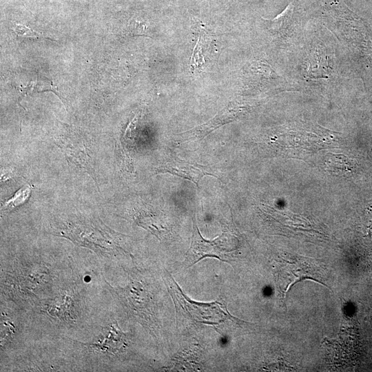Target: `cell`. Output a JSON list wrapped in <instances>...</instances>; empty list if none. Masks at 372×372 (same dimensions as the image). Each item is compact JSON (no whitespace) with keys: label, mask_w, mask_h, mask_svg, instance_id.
I'll return each mask as SVG.
<instances>
[{"label":"cell","mask_w":372,"mask_h":372,"mask_svg":"<svg viewBox=\"0 0 372 372\" xmlns=\"http://www.w3.org/2000/svg\"><path fill=\"white\" fill-rule=\"evenodd\" d=\"M30 192L29 187L25 186L20 189L10 199L8 200L3 205V209L9 211L14 207L23 203L28 198Z\"/></svg>","instance_id":"obj_13"},{"label":"cell","mask_w":372,"mask_h":372,"mask_svg":"<svg viewBox=\"0 0 372 372\" xmlns=\"http://www.w3.org/2000/svg\"><path fill=\"white\" fill-rule=\"evenodd\" d=\"M230 248L229 236L223 233L212 240H205L200 234L195 219H193V230L190 247L187 251L184 265L185 267L193 266L202 259L211 257L227 261Z\"/></svg>","instance_id":"obj_5"},{"label":"cell","mask_w":372,"mask_h":372,"mask_svg":"<svg viewBox=\"0 0 372 372\" xmlns=\"http://www.w3.org/2000/svg\"><path fill=\"white\" fill-rule=\"evenodd\" d=\"M14 32L16 34L20 37L37 38L43 37L41 33L34 31L30 28L22 24H16Z\"/></svg>","instance_id":"obj_16"},{"label":"cell","mask_w":372,"mask_h":372,"mask_svg":"<svg viewBox=\"0 0 372 372\" xmlns=\"http://www.w3.org/2000/svg\"><path fill=\"white\" fill-rule=\"evenodd\" d=\"M16 327L10 318L6 316V313L1 312V342L8 341L15 334Z\"/></svg>","instance_id":"obj_14"},{"label":"cell","mask_w":372,"mask_h":372,"mask_svg":"<svg viewBox=\"0 0 372 372\" xmlns=\"http://www.w3.org/2000/svg\"><path fill=\"white\" fill-rule=\"evenodd\" d=\"M40 302L41 312L62 323L74 324L79 317V298L73 290H64Z\"/></svg>","instance_id":"obj_6"},{"label":"cell","mask_w":372,"mask_h":372,"mask_svg":"<svg viewBox=\"0 0 372 372\" xmlns=\"http://www.w3.org/2000/svg\"><path fill=\"white\" fill-rule=\"evenodd\" d=\"M131 282L124 288L114 287L104 278L110 291L119 298L124 305L134 316L143 320H150L149 296L141 280L131 278Z\"/></svg>","instance_id":"obj_7"},{"label":"cell","mask_w":372,"mask_h":372,"mask_svg":"<svg viewBox=\"0 0 372 372\" xmlns=\"http://www.w3.org/2000/svg\"><path fill=\"white\" fill-rule=\"evenodd\" d=\"M92 352L106 355L123 353L128 346V337L117 322H113L103 328L101 333L91 342H79Z\"/></svg>","instance_id":"obj_8"},{"label":"cell","mask_w":372,"mask_h":372,"mask_svg":"<svg viewBox=\"0 0 372 372\" xmlns=\"http://www.w3.org/2000/svg\"><path fill=\"white\" fill-rule=\"evenodd\" d=\"M293 12V5L291 3L278 15L272 19H264L267 28L276 35H285L290 25Z\"/></svg>","instance_id":"obj_11"},{"label":"cell","mask_w":372,"mask_h":372,"mask_svg":"<svg viewBox=\"0 0 372 372\" xmlns=\"http://www.w3.org/2000/svg\"><path fill=\"white\" fill-rule=\"evenodd\" d=\"M325 165L330 172L341 176L351 173L355 167L353 161L343 154H329Z\"/></svg>","instance_id":"obj_12"},{"label":"cell","mask_w":372,"mask_h":372,"mask_svg":"<svg viewBox=\"0 0 372 372\" xmlns=\"http://www.w3.org/2000/svg\"><path fill=\"white\" fill-rule=\"evenodd\" d=\"M126 32L130 36H148L147 25L142 21L132 19L127 26Z\"/></svg>","instance_id":"obj_15"},{"label":"cell","mask_w":372,"mask_h":372,"mask_svg":"<svg viewBox=\"0 0 372 372\" xmlns=\"http://www.w3.org/2000/svg\"><path fill=\"white\" fill-rule=\"evenodd\" d=\"M238 112H236L233 109L223 110L219 114H217L214 118L209 121L207 123L182 134L185 135V140L192 139L193 138H203L219 126L227 123L234 119Z\"/></svg>","instance_id":"obj_10"},{"label":"cell","mask_w":372,"mask_h":372,"mask_svg":"<svg viewBox=\"0 0 372 372\" xmlns=\"http://www.w3.org/2000/svg\"><path fill=\"white\" fill-rule=\"evenodd\" d=\"M165 280L176 307H180V312L192 321L211 325H218L229 322L240 324L247 322L232 316L228 312L226 305L223 302L216 301L210 303H203L190 300L183 293L173 277L167 271Z\"/></svg>","instance_id":"obj_3"},{"label":"cell","mask_w":372,"mask_h":372,"mask_svg":"<svg viewBox=\"0 0 372 372\" xmlns=\"http://www.w3.org/2000/svg\"><path fill=\"white\" fill-rule=\"evenodd\" d=\"M327 278V269L323 263L313 258L297 256L279 263L276 280L280 298L285 300L288 290L296 283L311 280L329 287Z\"/></svg>","instance_id":"obj_4"},{"label":"cell","mask_w":372,"mask_h":372,"mask_svg":"<svg viewBox=\"0 0 372 372\" xmlns=\"http://www.w3.org/2000/svg\"><path fill=\"white\" fill-rule=\"evenodd\" d=\"M52 273L43 262L13 263L3 280L4 289L15 300H41V293L52 285Z\"/></svg>","instance_id":"obj_2"},{"label":"cell","mask_w":372,"mask_h":372,"mask_svg":"<svg viewBox=\"0 0 372 372\" xmlns=\"http://www.w3.org/2000/svg\"><path fill=\"white\" fill-rule=\"evenodd\" d=\"M211 170L207 166L200 165L198 164H192L181 160H169L158 168L157 172L161 173L168 172L169 174L180 176L189 180L198 185L200 180L205 175L214 176L210 172Z\"/></svg>","instance_id":"obj_9"},{"label":"cell","mask_w":372,"mask_h":372,"mask_svg":"<svg viewBox=\"0 0 372 372\" xmlns=\"http://www.w3.org/2000/svg\"><path fill=\"white\" fill-rule=\"evenodd\" d=\"M50 228L52 234L67 238L102 256L128 254L121 245L123 236L110 229L99 219L69 216L59 218Z\"/></svg>","instance_id":"obj_1"}]
</instances>
